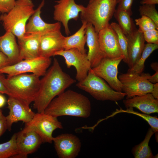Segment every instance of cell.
<instances>
[{
  "mask_svg": "<svg viewBox=\"0 0 158 158\" xmlns=\"http://www.w3.org/2000/svg\"><path fill=\"white\" fill-rule=\"evenodd\" d=\"M135 21L136 24L139 27L138 30L142 33L151 30L158 29V26L154 21L146 16H142L141 18L135 19Z\"/></svg>",
  "mask_w": 158,
  "mask_h": 158,
  "instance_id": "32",
  "label": "cell"
},
{
  "mask_svg": "<svg viewBox=\"0 0 158 158\" xmlns=\"http://www.w3.org/2000/svg\"><path fill=\"white\" fill-rule=\"evenodd\" d=\"M151 93L155 99H158V83L153 84Z\"/></svg>",
  "mask_w": 158,
  "mask_h": 158,
  "instance_id": "40",
  "label": "cell"
},
{
  "mask_svg": "<svg viewBox=\"0 0 158 158\" xmlns=\"http://www.w3.org/2000/svg\"><path fill=\"white\" fill-rule=\"evenodd\" d=\"M6 79L4 74L0 73V93L10 96L11 94L6 84Z\"/></svg>",
  "mask_w": 158,
  "mask_h": 158,
  "instance_id": "36",
  "label": "cell"
},
{
  "mask_svg": "<svg viewBox=\"0 0 158 158\" xmlns=\"http://www.w3.org/2000/svg\"><path fill=\"white\" fill-rule=\"evenodd\" d=\"M16 143L18 154L13 158H25L29 154L35 152L43 142L35 132L21 130L17 133Z\"/></svg>",
  "mask_w": 158,
  "mask_h": 158,
  "instance_id": "16",
  "label": "cell"
},
{
  "mask_svg": "<svg viewBox=\"0 0 158 158\" xmlns=\"http://www.w3.org/2000/svg\"><path fill=\"white\" fill-rule=\"evenodd\" d=\"M7 129L6 116L4 115L2 110L0 109V138Z\"/></svg>",
  "mask_w": 158,
  "mask_h": 158,
  "instance_id": "37",
  "label": "cell"
},
{
  "mask_svg": "<svg viewBox=\"0 0 158 158\" xmlns=\"http://www.w3.org/2000/svg\"><path fill=\"white\" fill-rule=\"evenodd\" d=\"M123 58H103L96 66L90 70L94 74L104 79L114 90L122 92V84L118 77V67Z\"/></svg>",
  "mask_w": 158,
  "mask_h": 158,
  "instance_id": "10",
  "label": "cell"
},
{
  "mask_svg": "<svg viewBox=\"0 0 158 158\" xmlns=\"http://www.w3.org/2000/svg\"><path fill=\"white\" fill-rule=\"evenodd\" d=\"M6 100L5 97L0 93V108L3 107L5 104Z\"/></svg>",
  "mask_w": 158,
  "mask_h": 158,
  "instance_id": "42",
  "label": "cell"
},
{
  "mask_svg": "<svg viewBox=\"0 0 158 158\" xmlns=\"http://www.w3.org/2000/svg\"><path fill=\"white\" fill-rule=\"evenodd\" d=\"M40 77L32 73L7 76L6 81L11 96L20 98L30 104L33 102L39 89Z\"/></svg>",
  "mask_w": 158,
  "mask_h": 158,
  "instance_id": "5",
  "label": "cell"
},
{
  "mask_svg": "<svg viewBox=\"0 0 158 158\" xmlns=\"http://www.w3.org/2000/svg\"><path fill=\"white\" fill-rule=\"evenodd\" d=\"M117 1L94 0L80 14L82 22L91 24L98 33L109 24L116 10Z\"/></svg>",
  "mask_w": 158,
  "mask_h": 158,
  "instance_id": "4",
  "label": "cell"
},
{
  "mask_svg": "<svg viewBox=\"0 0 158 158\" xmlns=\"http://www.w3.org/2000/svg\"><path fill=\"white\" fill-rule=\"evenodd\" d=\"M76 85L99 101L116 102L123 99L126 96L123 92L113 90L102 78L90 70L85 78L78 82Z\"/></svg>",
  "mask_w": 158,
  "mask_h": 158,
  "instance_id": "6",
  "label": "cell"
},
{
  "mask_svg": "<svg viewBox=\"0 0 158 158\" xmlns=\"http://www.w3.org/2000/svg\"><path fill=\"white\" fill-rule=\"evenodd\" d=\"M7 102L9 113L6 117L7 130L9 131H11L13 123L19 121L28 123L31 120L35 114L30 108V104L20 98L9 96Z\"/></svg>",
  "mask_w": 158,
  "mask_h": 158,
  "instance_id": "11",
  "label": "cell"
},
{
  "mask_svg": "<svg viewBox=\"0 0 158 158\" xmlns=\"http://www.w3.org/2000/svg\"><path fill=\"white\" fill-rule=\"evenodd\" d=\"M38 34H25L18 39L21 61L40 56V38Z\"/></svg>",
  "mask_w": 158,
  "mask_h": 158,
  "instance_id": "19",
  "label": "cell"
},
{
  "mask_svg": "<svg viewBox=\"0 0 158 158\" xmlns=\"http://www.w3.org/2000/svg\"><path fill=\"white\" fill-rule=\"evenodd\" d=\"M145 40L148 43L158 44V30L154 29L142 33Z\"/></svg>",
  "mask_w": 158,
  "mask_h": 158,
  "instance_id": "33",
  "label": "cell"
},
{
  "mask_svg": "<svg viewBox=\"0 0 158 158\" xmlns=\"http://www.w3.org/2000/svg\"><path fill=\"white\" fill-rule=\"evenodd\" d=\"M152 69L155 72L158 71V64L157 62H153L151 64Z\"/></svg>",
  "mask_w": 158,
  "mask_h": 158,
  "instance_id": "43",
  "label": "cell"
},
{
  "mask_svg": "<svg viewBox=\"0 0 158 158\" xmlns=\"http://www.w3.org/2000/svg\"><path fill=\"white\" fill-rule=\"evenodd\" d=\"M43 76L40 79L38 92L33 102V107L38 113L44 112L53 99L76 81L62 70L55 58Z\"/></svg>",
  "mask_w": 158,
  "mask_h": 158,
  "instance_id": "1",
  "label": "cell"
},
{
  "mask_svg": "<svg viewBox=\"0 0 158 158\" xmlns=\"http://www.w3.org/2000/svg\"><path fill=\"white\" fill-rule=\"evenodd\" d=\"M128 40L127 52L129 68H132L140 57L145 45L143 33L136 29L126 36Z\"/></svg>",
  "mask_w": 158,
  "mask_h": 158,
  "instance_id": "22",
  "label": "cell"
},
{
  "mask_svg": "<svg viewBox=\"0 0 158 158\" xmlns=\"http://www.w3.org/2000/svg\"><path fill=\"white\" fill-rule=\"evenodd\" d=\"M94 0H89V3H91V2H92L93 1H94Z\"/></svg>",
  "mask_w": 158,
  "mask_h": 158,
  "instance_id": "44",
  "label": "cell"
},
{
  "mask_svg": "<svg viewBox=\"0 0 158 158\" xmlns=\"http://www.w3.org/2000/svg\"><path fill=\"white\" fill-rule=\"evenodd\" d=\"M140 75L152 83H158V71L156 72L155 73L152 75H150L148 73H142Z\"/></svg>",
  "mask_w": 158,
  "mask_h": 158,
  "instance_id": "38",
  "label": "cell"
},
{
  "mask_svg": "<svg viewBox=\"0 0 158 158\" xmlns=\"http://www.w3.org/2000/svg\"><path fill=\"white\" fill-rule=\"evenodd\" d=\"M139 11L141 16H145L150 18L158 26V12L155 5H142L139 7Z\"/></svg>",
  "mask_w": 158,
  "mask_h": 158,
  "instance_id": "31",
  "label": "cell"
},
{
  "mask_svg": "<svg viewBox=\"0 0 158 158\" xmlns=\"http://www.w3.org/2000/svg\"><path fill=\"white\" fill-rule=\"evenodd\" d=\"M0 51L8 58L11 65L21 61L16 36L9 31H6L4 35L0 36Z\"/></svg>",
  "mask_w": 158,
  "mask_h": 158,
  "instance_id": "23",
  "label": "cell"
},
{
  "mask_svg": "<svg viewBox=\"0 0 158 158\" xmlns=\"http://www.w3.org/2000/svg\"><path fill=\"white\" fill-rule=\"evenodd\" d=\"M118 112H126L131 113L138 116L146 121L150 125L151 128L154 133L157 134L158 132V118L155 116H152L146 114H142L135 111L133 110V108H127L126 110L123 109L118 110Z\"/></svg>",
  "mask_w": 158,
  "mask_h": 158,
  "instance_id": "30",
  "label": "cell"
},
{
  "mask_svg": "<svg viewBox=\"0 0 158 158\" xmlns=\"http://www.w3.org/2000/svg\"></svg>",
  "mask_w": 158,
  "mask_h": 158,
  "instance_id": "46",
  "label": "cell"
},
{
  "mask_svg": "<svg viewBox=\"0 0 158 158\" xmlns=\"http://www.w3.org/2000/svg\"><path fill=\"white\" fill-rule=\"evenodd\" d=\"M51 62L50 58L42 56L24 59L13 65L0 69V73L6 74L7 76L31 73L40 77L43 76Z\"/></svg>",
  "mask_w": 158,
  "mask_h": 158,
  "instance_id": "8",
  "label": "cell"
},
{
  "mask_svg": "<svg viewBox=\"0 0 158 158\" xmlns=\"http://www.w3.org/2000/svg\"><path fill=\"white\" fill-rule=\"evenodd\" d=\"M62 128V123L57 117L43 112L35 113L31 120L25 123L21 130L35 131L40 137L43 143H51L54 138L52 136L54 131L57 129Z\"/></svg>",
  "mask_w": 158,
  "mask_h": 158,
  "instance_id": "7",
  "label": "cell"
},
{
  "mask_svg": "<svg viewBox=\"0 0 158 158\" xmlns=\"http://www.w3.org/2000/svg\"><path fill=\"white\" fill-rule=\"evenodd\" d=\"M63 56L68 68L74 66L76 70V79L79 82L84 79L92 68L87 54H83L78 49L72 48L62 50L56 52L55 56Z\"/></svg>",
  "mask_w": 158,
  "mask_h": 158,
  "instance_id": "13",
  "label": "cell"
},
{
  "mask_svg": "<svg viewBox=\"0 0 158 158\" xmlns=\"http://www.w3.org/2000/svg\"><path fill=\"white\" fill-rule=\"evenodd\" d=\"M140 3L142 5H155L158 4V0H142Z\"/></svg>",
  "mask_w": 158,
  "mask_h": 158,
  "instance_id": "41",
  "label": "cell"
},
{
  "mask_svg": "<svg viewBox=\"0 0 158 158\" xmlns=\"http://www.w3.org/2000/svg\"><path fill=\"white\" fill-rule=\"evenodd\" d=\"M56 2L57 3L54 6V19L62 24L65 32L68 35L70 34L69 21L72 19L77 20L79 13L84 10L85 7L77 4L75 0H59Z\"/></svg>",
  "mask_w": 158,
  "mask_h": 158,
  "instance_id": "12",
  "label": "cell"
},
{
  "mask_svg": "<svg viewBox=\"0 0 158 158\" xmlns=\"http://www.w3.org/2000/svg\"><path fill=\"white\" fill-rule=\"evenodd\" d=\"M34 6L31 0H16L10 11L0 16V20L6 31L11 32L18 39L23 37L26 24L35 12Z\"/></svg>",
  "mask_w": 158,
  "mask_h": 158,
  "instance_id": "3",
  "label": "cell"
},
{
  "mask_svg": "<svg viewBox=\"0 0 158 158\" xmlns=\"http://www.w3.org/2000/svg\"><path fill=\"white\" fill-rule=\"evenodd\" d=\"M53 141L60 158H75L78 155L81 150L80 139L72 134H62L54 137Z\"/></svg>",
  "mask_w": 158,
  "mask_h": 158,
  "instance_id": "15",
  "label": "cell"
},
{
  "mask_svg": "<svg viewBox=\"0 0 158 158\" xmlns=\"http://www.w3.org/2000/svg\"><path fill=\"white\" fill-rule=\"evenodd\" d=\"M45 3L42 0L28 20L26 26L25 34H38L40 35L61 29L60 22L49 23L45 22L40 16L41 9Z\"/></svg>",
  "mask_w": 158,
  "mask_h": 158,
  "instance_id": "18",
  "label": "cell"
},
{
  "mask_svg": "<svg viewBox=\"0 0 158 158\" xmlns=\"http://www.w3.org/2000/svg\"><path fill=\"white\" fill-rule=\"evenodd\" d=\"M133 0H118L117 2L118 3L117 9L127 11L132 14L131 7Z\"/></svg>",
  "mask_w": 158,
  "mask_h": 158,
  "instance_id": "35",
  "label": "cell"
},
{
  "mask_svg": "<svg viewBox=\"0 0 158 158\" xmlns=\"http://www.w3.org/2000/svg\"><path fill=\"white\" fill-rule=\"evenodd\" d=\"M122 85V92L127 98L151 93L153 84L138 74L127 73H121L118 77Z\"/></svg>",
  "mask_w": 158,
  "mask_h": 158,
  "instance_id": "9",
  "label": "cell"
},
{
  "mask_svg": "<svg viewBox=\"0 0 158 158\" xmlns=\"http://www.w3.org/2000/svg\"><path fill=\"white\" fill-rule=\"evenodd\" d=\"M82 23L81 27L75 33L70 36L65 37L64 49L75 48L82 53L86 54L85 46L86 41L85 29L87 23L85 22Z\"/></svg>",
  "mask_w": 158,
  "mask_h": 158,
  "instance_id": "24",
  "label": "cell"
},
{
  "mask_svg": "<svg viewBox=\"0 0 158 158\" xmlns=\"http://www.w3.org/2000/svg\"><path fill=\"white\" fill-rule=\"evenodd\" d=\"M123 102L127 108H135L148 114L158 112V99H155L151 93L127 98Z\"/></svg>",
  "mask_w": 158,
  "mask_h": 158,
  "instance_id": "21",
  "label": "cell"
},
{
  "mask_svg": "<svg viewBox=\"0 0 158 158\" xmlns=\"http://www.w3.org/2000/svg\"><path fill=\"white\" fill-rule=\"evenodd\" d=\"M114 15L118 25L126 36L137 29L130 17L132 15L128 12L117 9Z\"/></svg>",
  "mask_w": 158,
  "mask_h": 158,
  "instance_id": "25",
  "label": "cell"
},
{
  "mask_svg": "<svg viewBox=\"0 0 158 158\" xmlns=\"http://www.w3.org/2000/svg\"><path fill=\"white\" fill-rule=\"evenodd\" d=\"M158 48V44L148 43L145 44L140 57L132 68H129L127 73L141 74L144 70L146 60Z\"/></svg>",
  "mask_w": 158,
  "mask_h": 158,
  "instance_id": "27",
  "label": "cell"
},
{
  "mask_svg": "<svg viewBox=\"0 0 158 158\" xmlns=\"http://www.w3.org/2000/svg\"><path fill=\"white\" fill-rule=\"evenodd\" d=\"M154 133L151 128H149L144 140L133 148L132 152L135 158H151L154 157L149 146L150 140Z\"/></svg>",
  "mask_w": 158,
  "mask_h": 158,
  "instance_id": "26",
  "label": "cell"
},
{
  "mask_svg": "<svg viewBox=\"0 0 158 158\" xmlns=\"http://www.w3.org/2000/svg\"><path fill=\"white\" fill-rule=\"evenodd\" d=\"M15 0H0V13H6L14 6Z\"/></svg>",
  "mask_w": 158,
  "mask_h": 158,
  "instance_id": "34",
  "label": "cell"
},
{
  "mask_svg": "<svg viewBox=\"0 0 158 158\" xmlns=\"http://www.w3.org/2000/svg\"><path fill=\"white\" fill-rule=\"evenodd\" d=\"M98 34L100 50L104 58H123L116 34L110 24H108Z\"/></svg>",
  "mask_w": 158,
  "mask_h": 158,
  "instance_id": "14",
  "label": "cell"
},
{
  "mask_svg": "<svg viewBox=\"0 0 158 158\" xmlns=\"http://www.w3.org/2000/svg\"><path fill=\"white\" fill-rule=\"evenodd\" d=\"M110 25L116 34L118 44L123 57L122 60L128 64V59L127 52V37L118 24L112 22Z\"/></svg>",
  "mask_w": 158,
  "mask_h": 158,
  "instance_id": "28",
  "label": "cell"
},
{
  "mask_svg": "<svg viewBox=\"0 0 158 158\" xmlns=\"http://www.w3.org/2000/svg\"><path fill=\"white\" fill-rule=\"evenodd\" d=\"M10 65L11 63L8 58L0 51V69Z\"/></svg>",
  "mask_w": 158,
  "mask_h": 158,
  "instance_id": "39",
  "label": "cell"
},
{
  "mask_svg": "<svg viewBox=\"0 0 158 158\" xmlns=\"http://www.w3.org/2000/svg\"><path fill=\"white\" fill-rule=\"evenodd\" d=\"M85 34L88 49L87 58L91 68H93L97 66L104 57L100 50L98 33L91 24L87 23Z\"/></svg>",
  "mask_w": 158,
  "mask_h": 158,
  "instance_id": "20",
  "label": "cell"
},
{
  "mask_svg": "<svg viewBox=\"0 0 158 158\" xmlns=\"http://www.w3.org/2000/svg\"><path fill=\"white\" fill-rule=\"evenodd\" d=\"M116 0L117 1V0Z\"/></svg>",
  "mask_w": 158,
  "mask_h": 158,
  "instance_id": "45",
  "label": "cell"
},
{
  "mask_svg": "<svg viewBox=\"0 0 158 158\" xmlns=\"http://www.w3.org/2000/svg\"><path fill=\"white\" fill-rule=\"evenodd\" d=\"M91 110V102L87 97L68 90L53 99L44 112L56 117L68 116L87 118L90 116Z\"/></svg>",
  "mask_w": 158,
  "mask_h": 158,
  "instance_id": "2",
  "label": "cell"
},
{
  "mask_svg": "<svg viewBox=\"0 0 158 158\" xmlns=\"http://www.w3.org/2000/svg\"><path fill=\"white\" fill-rule=\"evenodd\" d=\"M16 136L17 133H15L9 141L0 144V158H13L18 154Z\"/></svg>",
  "mask_w": 158,
  "mask_h": 158,
  "instance_id": "29",
  "label": "cell"
},
{
  "mask_svg": "<svg viewBox=\"0 0 158 158\" xmlns=\"http://www.w3.org/2000/svg\"><path fill=\"white\" fill-rule=\"evenodd\" d=\"M65 37L62 35L61 29L41 35L40 56L50 58L54 56L57 52L64 50Z\"/></svg>",
  "mask_w": 158,
  "mask_h": 158,
  "instance_id": "17",
  "label": "cell"
}]
</instances>
